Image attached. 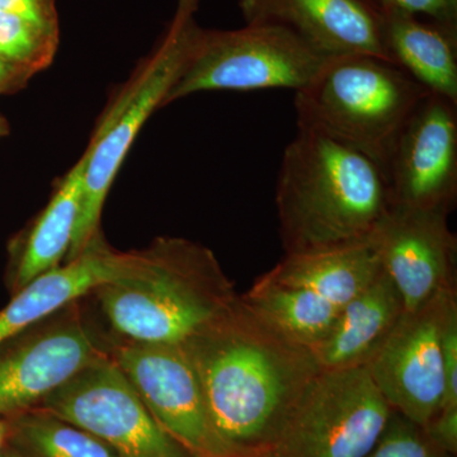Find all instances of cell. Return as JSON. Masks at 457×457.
<instances>
[{
	"label": "cell",
	"instance_id": "e0dca14e",
	"mask_svg": "<svg viewBox=\"0 0 457 457\" xmlns=\"http://www.w3.org/2000/svg\"><path fill=\"white\" fill-rule=\"evenodd\" d=\"M88 149L59 183L53 197L20 242L14 245L7 275L11 295L33 278L64 263L79 218Z\"/></svg>",
	"mask_w": 457,
	"mask_h": 457
},
{
	"label": "cell",
	"instance_id": "3957f363",
	"mask_svg": "<svg viewBox=\"0 0 457 457\" xmlns=\"http://www.w3.org/2000/svg\"><path fill=\"white\" fill-rule=\"evenodd\" d=\"M132 254L126 275L90 294L116 339L182 345L239 296L212 249L201 243L161 237Z\"/></svg>",
	"mask_w": 457,
	"mask_h": 457
},
{
	"label": "cell",
	"instance_id": "cb8c5ba5",
	"mask_svg": "<svg viewBox=\"0 0 457 457\" xmlns=\"http://www.w3.org/2000/svg\"><path fill=\"white\" fill-rule=\"evenodd\" d=\"M381 7L457 29V0H376Z\"/></svg>",
	"mask_w": 457,
	"mask_h": 457
},
{
	"label": "cell",
	"instance_id": "6da1fadb",
	"mask_svg": "<svg viewBox=\"0 0 457 457\" xmlns=\"http://www.w3.org/2000/svg\"><path fill=\"white\" fill-rule=\"evenodd\" d=\"M180 345L196 370L216 432L239 457L269 449L321 371L311 350L282 336L240 295Z\"/></svg>",
	"mask_w": 457,
	"mask_h": 457
},
{
	"label": "cell",
	"instance_id": "d6986e66",
	"mask_svg": "<svg viewBox=\"0 0 457 457\" xmlns=\"http://www.w3.org/2000/svg\"><path fill=\"white\" fill-rule=\"evenodd\" d=\"M383 270L371 242L317 253L285 255L262 278L303 288L341 309Z\"/></svg>",
	"mask_w": 457,
	"mask_h": 457
},
{
	"label": "cell",
	"instance_id": "8fae6325",
	"mask_svg": "<svg viewBox=\"0 0 457 457\" xmlns=\"http://www.w3.org/2000/svg\"><path fill=\"white\" fill-rule=\"evenodd\" d=\"M457 305V290L444 291L416 311L405 312L366 369L387 404L425 428L444 398L445 324Z\"/></svg>",
	"mask_w": 457,
	"mask_h": 457
},
{
	"label": "cell",
	"instance_id": "4fadbf2b",
	"mask_svg": "<svg viewBox=\"0 0 457 457\" xmlns=\"http://www.w3.org/2000/svg\"><path fill=\"white\" fill-rule=\"evenodd\" d=\"M447 218L441 212L393 206L370 240L402 295L405 312L456 288L457 239Z\"/></svg>",
	"mask_w": 457,
	"mask_h": 457
},
{
	"label": "cell",
	"instance_id": "ba28073f",
	"mask_svg": "<svg viewBox=\"0 0 457 457\" xmlns=\"http://www.w3.org/2000/svg\"><path fill=\"white\" fill-rule=\"evenodd\" d=\"M37 408L92 433L120 457H196L159 425L110 352Z\"/></svg>",
	"mask_w": 457,
	"mask_h": 457
},
{
	"label": "cell",
	"instance_id": "8992f818",
	"mask_svg": "<svg viewBox=\"0 0 457 457\" xmlns=\"http://www.w3.org/2000/svg\"><path fill=\"white\" fill-rule=\"evenodd\" d=\"M332 57L273 23L239 29H198L187 65L168 95L171 102L200 92L303 89Z\"/></svg>",
	"mask_w": 457,
	"mask_h": 457
},
{
	"label": "cell",
	"instance_id": "2e32d148",
	"mask_svg": "<svg viewBox=\"0 0 457 457\" xmlns=\"http://www.w3.org/2000/svg\"><path fill=\"white\" fill-rule=\"evenodd\" d=\"M405 312L389 276L380 275L339 311L332 332L312 352L320 370L366 368Z\"/></svg>",
	"mask_w": 457,
	"mask_h": 457
},
{
	"label": "cell",
	"instance_id": "f546056e",
	"mask_svg": "<svg viewBox=\"0 0 457 457\" xmlns=\"http://www.w3.org/2000/svg\"><path fill=\"white\" fill-rule=\"evenodd\" d=\"M9 131H11V128H9L7 119L0 113V140H2L3 137H7Z\"/></svg>",
	"mask_w": 457,
	"mask_h": 457
},
{
	"label": "cell",
	"instance_id": "44dd1931",
	"mask_svg": "<svg viewBox=\"0 0 457 457\" xmlns=\"http://www.w3.org/2000/svg\"><path fill=\"white\" fill-rule=\"evenodd\" d=\"M8 445L25 457H120L86 429L35 407L5 417Z\"/></svg>",
	"mask_w": 457,
	"mask_h": 457
},
{
	"label": "cell",
	"instance_id": "9c48e42d",
	"mask_svg": "<svg viewBox=\"0 0 457 457\" xmlns=\"http://www.w3.org/2000/svg\"><path fill=\"white\" fill-rule=\"evenodd\" d=\"M79 302L0 343V417L37 407L108 354V342L90 326Z\"/></svg>",
	"mask_w": 457,
	"mask_h": 457
},
{
	"label": "cell",
	"instance_id": "4316f807",
	"mask_svg": "<svg viewBox=\"0 0 457 457\" xmlns=\"http://www.w3.org/2000/svg\"><path fill=\"white\" fill-rule=\"evenodd\" d=\"M426 435L445 453H457V409H441L425 427Z\"/></svg>",
	"mask_w": 457,
	"mask_h": 457
},
{
	"label": "cell",
	"instance_id": "5b68a950",
	"mask_svg": "<svg viewBox=\"0 0 457 457\" xmlns=\"http://www.w3.org/2000/svg\"><path fill=\"white\" fill-rule=\"evenodd\" d=\"M198 7L200 0H177L176 13L163 41L99 123L87 147L89 158L82 206L64 262L82 254L101 236L102 210L129 150L150 116L165 106L168 95L187 65L201 29L196 22Z\"/></svg>",
	"mask_w": 457,
	"mask_h": 457
},
{
	"label": "cell",
	"instance_id": "7a4b0ae2",
	"mask_svg": "<svg viewBox=\"0 0 457 457\" xmlns=\"http://www.w3.org/2000/svg\"><path fill=\"white\" fill-rule=\"evenodd\" d=\"M392 207L386 173L378 162L320 132L297 128L276 185L285 255L368 243Z\"/></svg>",
	"mask_w": 457,
	"mask_h": 457
},
{
	"label": "cell",
	"instance_id": "d4e9b609",
	"mask_svg": "<svg viewBox=\"0 0 457 457\" xmlns=\"http://www.w3.org/2000/svg\"><path fill=\"white\" fill-rule=\"evenodd\" d=\"M444 398L441 409H457V305L451 309L446 324H445L444 338Z\"/></svg>",
	"mask_w": 457,
	"mask_h": 457
},
{
	"label": "cell",
	"instance_id": "603a6c76",
	"mask_svg": "<svg viewBox=\"0 0 457 457\" xmlns=\"http://www.w3.org/2000/svg\"><path fill=\"white\" fill-rule=\"evenodd\" d=\"M365 457H455L433 444L425 429L393 411L383 433Z\"/></svg>",
	"mask_w": 457,
	"mask_h": 457
},
{
	"label": "cell",
	"instance_id": "7c38bea8",
	"mask_svg": "<svg viewBox=\"0 0 457 457\" xmlns=\"http://www.w3.org/2000/svg\"><path fill=\"white\" fill-rule=\"evenodd\" d=\"M394 207L450 215L457 200V104L428 93L387 159Z\"/></svg>",
	"mask_w": 457,
	"mask_h": 457
},
{
	"label": "cell",
	"instance_id": "ffe728a7",
	"mask_svg": "<svg viewBox=\"0 0 457 457\" xmlns=\"http://www.w3.org/2000/svg\"><path fill=\"white\" fill-rule=\"evenodd\" d=\"M240 297L282 336L312 352L326 341L341 311L311 291L263 278Z\"/></svg>",
	"mask_w": 457,
	"mask_h": 457
},
{
	"label": "cell",
	"instance_id": "5bb4252c",
	"mask_svg": "<svg viewBox=\"0 0 457 457\" xmlns=\"http://www.w3.org/2000/svg\"><path fill=\"white\" fill-rule=\"evenodd\" d=\"M246 23H273L328 57L366 54L389 60L376 0H240Z\"/></svg>",
	"mask_w": 457,
	"mask_h": 457
},
{
	"label": "cell",
	"instance_id": "4dcf8cb0",
	"mask_svg": "<svg viewBox=\"0 0 457 457\" xmlns=\"http://www.w3.org/2000/svg\"><path fill=\"white\" fill-rule=\"evenodd\" d=\"M3 457H25L21 455L18 451L14 450L13 447L9 446L5 447L4 453H3Z\"/></svg>",
	"mask_w": 457,
	"mask_h": 457
},
{
	"label": "cell",
	"instance_id": "30bf717a",
	"mask_svg": "<svg viewBox=\"0 0 457 457\" xmlns=\"http://www.w3.org/2000/svg\"><path fill=\"white\" fill-rule=\"evenodd\" d=\"M107 342L111 359L171 437L196 457H239L216 432L203 385L182 345Z\"/></svg>",
	"mask_w": 457,
	"mask_h": 457
},
{
	"label": "cell",
	"instance_id": "ac0fdd59",
	"mask_svg": "<svg viewBox=\"0 0 457 457\" xmlns=\"http://www.w3.org/2000/svg\"><path fill=\"white\" fill-rule=\"evenodd\" d=\"M380 8L390 62L429 93L457 104V29Z\"/></svg>",
	"mask_w": 457,
	"mask_h": 457
},
{
	"label": "cell",
	"instance_id": "52a82bcc",
	"mask_svg": "<svg viewBox=\"0 0 457 457\" xmlns=\"http://www.w3.org/2000/svg\"><path fill=\"white\" fill-rule=\"evenodd\" d=\"M392 413L368 369L321 370L260 457H365Z\"/></svg>",
	"mask_w": 457,
	"mask_h": 457
},
{
	"label": "cell",
	"instance_id": "277c9868",
	"mask_svg": "<svg viewBox=\"0 0 457 457\" xmlns=\"http://www.w3.org/2000/svg\"><path fill=\"white\" fill-rule=\"evenodd\" d=\"M428 93L383 57H332L308 86L295 92L297 128L353 147L385 170L400 132Z\"/></svg>",
	"mask_w": 457,
	"mask_h": 457
},
{
	"label": "cell",
	"instance_id": "484cf974",
	"mask_svg": "<svg viewBox=\"0 0 457 457\" xmlns=\"http://www.w3.org/2000/svg\"><path fill=\"white\" fill-rule=\"evenodd\" d=\"M0 12L59 31L55 0H0Z\"/></svg>",
	"mask_w": 457,
	"mask_h": 457
},
{
	"label": "cell",
	"instance_id": "7402d4cb",
	"mask_svg": "<svg viewBox=\"0 0 457 457\" xmlns=\"http://www.w3.org/2000/svg\"><path fill=\"white\" fill-rule=\"evenodd\" d=\"M59 31L0 12V59L33 77L55 57Z\"/></svg>",
	"mask_w": 457,
	"mask_h": 457
},
{
	"label": "cell",
	"instance_id": "f1b7e54d",
	"mask_svg": "<svg viewBox=\"0 0 457 457\" xmlns=\"http://www.w3.org/2000/svg\"><path fill=\"white\" fill-rule=\"evenodd\" d=\"M8 445V422L7 418L0 417V457H3L5 447Z\"/></svg>",
	"mask_w": 457,
	"mask_h": 457
},
{
	"label": "cell",
	"instance_id": "83f0119b",
	"mask_svg": "<svg viewBox=\"0 0 457 457\" xmlns=\"http://www.w3.org/2000/svg\"><path fill=\"white\" fill-rule=\"evenodd\" d=\"M29 78L31 77H29L25 71L0 59V95L22 88Z\"/></svg>",
	"mask_w": 457,
	"mask_h": 457
},
{
	"label": "cell",
	"instance_id": "9a60e30c",
	"mask_svg": "<svg viewBox=\"0 0 457 457\" xmlns=\"http://www.w3.org/2000/svg\"><path fill=\"white\" fill-rule=\"evenodd\" d=\"M131 263L132 252L116 251L99 236L82 254L11 295V302L0 309V343L126 275Z\"/></svg>",
	"mask_w": 457,
	"mask_h": 457
}]
</instances>
